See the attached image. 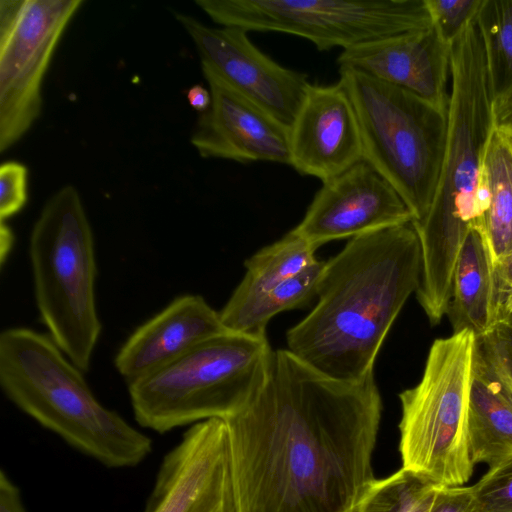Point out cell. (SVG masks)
Returning <instances> with one entry per match:
<instances>
[{
    "instance_id": "12",
    "label": "cell",
    "mask_w": 512,
    "mask_h": 512,
    "mask_svg": "<svg viewBox=\"0 0 512 512\" xmlns=\"http://www.w3.org/2000/svg\"><path fill=\"white\" fill-rule=\"evenodd\" d=\"M143 512H240L224 420L186 430L164 455Z\"/></svg>"
},
{
    "instance_id": "27",
    "label": "cell",
    "mask_w": 512,
    "mask_h": 512,
    "mask_svg": "<svg viewBox=\"0 0 512 512\" xmlns=\"http://www.w3.org/2000/svg\"><path fill=\"white\" fill-rule=\"evenodd\" d=\"M477 344L512 392V318L500 320Z\"/></svg>"
},
{
    "instance_id": "15",
    "label": "cell",
    "mask_w": 512,
    "mask_h": 512,
    "mask_svg": "<svg viewBox=\"0 0 512 512\" xmlns=\"http://www.w3.org/2000/svg\"><path fill=\"white\" fill-rule=\"evenodd\" d=\"M290 166L325 182L364 160L358 118L338 81L310 84L289 130Z\"/></svg>"
},
{
    "instance_id": "4",
    "label": "cell",
    "mask_w": 512,
    "mask_h": 512,
    "mask_svg": "<svg viewBox=\"0 0 512 512\" xmlns=\"http://www.w3.org/2000/svg\"><path fill=\"white\" fill-rule=\"evenodd\" d=\"M0 385L19 410L107 468L136 467L153 450L152 439L105 407L46 334L26 327L2 331Z\"/></svg>"
},
{
    "instance_id": "33",
    "label": "cell",
    "mask_w": 512,
    "mask_h": 512,
    "mask_svg": "<svg viewBox=\"0 0 512 512\" xmlns=\"http://www.w3.org/2000/svg\"><path fill=\"white\" fill-rule=\"evenodd\" d=\"M187 100L190 106L196 111L202 113L206 111L211 104V94L202 85H193L187 91Z\"/></svg>"
},
{
    "instance_id": "13",
    "label": "cell",
    "mask_w": 512,
    "mask_h": 512,
    "mask_svg": "<svg viewBox=\"0 0 512 512\" xmlns=\"http://www.w3.org/2000/svg\"><path fill=\"white\" fill-rule=\"evenodd\" d=\"M412 221L411 211L395 188L362 160L323 182L292 230L317 249L332 240Z\"/></svg>"
},
{
    "instance_id": "16",
    "label": "cell",
    "mask_w": 512,
    "mask_h": 512,
    "mask_svg": "<svg viewBox=\"0 0 512 512\" xmlns=\"http://www.w3.org/2000/svg\"><path fill=\"white\" fill-rule=\"evenodd\" d=\"M337 62L339 70L359 71L447 111L450 44L442 39L434 25L342 50Z\"/></svg>"
},
{
    "instance_id": "2",
    "label": "cell",
    "mask_w": 512,
    "mask_h": 512,
    "mask_svg": "<svg viewBox=\"0 0 512 512\" xmlns=\"http://www.w3.org/2000/svg\"><path fill=\"white\" fill-rule=\"evenodd\" d=\"M412 222L349 239L326 260L316 306L286 333L287 347L329 378L361 381L421 278Z\"/></svg>"
},
{
    "instance_id": "7",
    "label": "cell",
    "mask_w": 512,
    "mask_h": 512,
    "mask_svg": "<svg viewBox=\"0 0 512 512\" xmlns=\"http://www.w3.org/2000/svg\"><path fill=\"white\" fill-rule=\"evenodd\" d=\"M354 106L363 156L419 221L433 201L442 168L447 111L356 70H339Z\"/></svg>"
},
{
    "instance_id": "31",
    "label": "cell",
    "mask_w": 512,
    "mask_h": 512,
    "mask_svg": "<svg viewBox=\"0 0 512 512\" xmlns=\"http://www.w3.org/2000/svg\"><path fill=\"white\" fill-rule=\"evenodd\" d=\"M0 512H27L20 488L3 469L0 471Z\"/></svg>"
},
{
    "instance_id": "32",
    "label": "cell",
    "mask_w": 512,
    "mask_h": 512,
    "mask_svg": "<svg viewBox=\"0 0 512 512\" xmlns=\"http://www.w3.org/2000/svg\"><path fill=\"white\" fill-rule=\"evenodd\" d=\"M495 128L512 135V90L493 101Z\"/></svg>"
},
{
    "instance_id": "35",
    "label": "cell",
    "mask_w": 512,
    "mask_h": 512,
    "mask_svg": "<svg viewBox=\"0 0 512 512\" xmlns=\"http://www.w3.org/2000/svg\"><path fill=\"white\" fill-rule=\"evenodd\" d=\"M509 318H512V292L509 294L508 298L504 303L500 320Z\"/></svg>"
},
{
    "instance_id": "20",
    "label": "cell",
    "mask_w": 512,
    "mask_h": 512,
    "mask_svg": "<svg viewBox=\"0 0 512 512\" xmlns=\"http://www.w3.org/2000/svg\"><path fill=\"white\" fill-rule=\"evenodd\" d=\"M478 196L493 261L512 252V135L494 128L482 165Z\"/></svg>"
},
{
    "instance_id": "19",
    "label": "cell",
    "mask_w": 512,
    "mask_h": 512,
    "mask_svg": "<svg viewBox=\"0 0 512 512\" xmlns=\"http://www.w3.org/2000/svg\"><path fill=\"white\" fill-rule=\"evenodd\" d=\"M494 261L483 227L468 233L458 255L446 314L453 333L471 330L476 337L489 333L499 322Z\"/></svg>"
},
{
    "instance_id": "10",
    "label": "cell",
    "mask_w": 512,
    "mask_h": 512,
    "mask_svg": "<svg viewBox=\"0 0 512 512\" xmlns=\"http://www.w3.org/2000/svg\"><path fill=\"white\" fill-rule=\"evenodd\" d=\"M83 0L0 1V152L42 111V86L57 46Z\"/></svg>"
},
{
    "instance_id": "6",
    "label": "cell",
    "mask_w": 512,
    "mask_h": 512,
    "mask_svg": "<svg viewBox=\"0 0 512 512\" xmlns=\"http://www.w3.org/2000/svg\"><path fill=\"white\" fill-rule=\"evenodd\" d=\"M29 257L36 305L49 336L88 372L102 323L93 231L73 185L61 187L44 204L30 234Z\"/></svg>"
},
{
    "instance_id": "29",
    "label": "cell",
    "mask_w": 512,
    "mask_h": 512,
    "mask_svg": "<svg viewBox=\"0 0 512 512\" xmlns=\"http://www.w3.org/2000/svg\"><path fill=\"white\" fill-rule=\"evenodd\" d=\"M429 512H479L472 486L437 485Z\"/></svg>"
},
{
    "instance_id": "3",
    "label": "cell",
    "mask_w": 512,
    "mask_h": 512,
    "mask_svg": "<svg viewBox=\"0 0 512 512\" xmlns=\"http://www.w3.org/2000/svg\"><path fill=\"white\" fill-rule=\"evenodd\" d=\"M493 101L475 17L450 44V93L441 173L427 214L412 221L422 261L416 296L433 325L447 312L455 264L468 233L483 227L478 190L485 150L495 128Z\"/></svg>"
},
{
    "instance_id": "8",
    "label": "cell",
    "mask_w": 512,
    "mask_h": 512,
    "mask_svg": "<svg viewBox=\"0 0 512 512\" xmlns=\"http://www.w3.org/2000/svg\"><path fill=\"white\" fill-rule=\"evenodd\" d=\"M475 345L469 329L436 339L418 384L399 394L401 468L435 485H465L474 472L469 400Z\"/></svg>"
},
{
    "instance_id": "1",
    "label": "cell",
    "mask_w": 512,
    "mask_h": 512,
    "mask_svg": "<svg viewBox=\"0 0 512 512\" xmlns=\"http://www.w3.org/2000/svg\"><path fill=\"white\" fill-rule=\"evenodd\" d=\"M382 413L374 373L329 378L287 349L227 426L240 512H349L375 479Z\"/></svg>"
},
{
    "instance_id": "22",
    "label": "cell",
    "mask_w": 512,
    "mask_h": 512,
    "mask_svg": "<svg viewBox=\"0 0 512 512\" xmlns=\"http://www.w3.org/2000/svg\"><path fill=\"white\" fill-rule=\"evenodd\" d=\"M316 250L291 230L246 259V273L225 305L244 304L294 277L317 260Z\"/></svg>"
},
{
    "instance_id": "18",
    "label": "cell",
    "mask_w": 512,
    "mask_h": 512,
    "mask_svg": "<svg viewBox=\"0 0 512 512\" xmlns=\"http://www.w3.org/2000/svg\"><path fill=\"white\" fill-rule=\"evenodd\" d=\"M469 445L474 465L512 461V392L475 345L469 400Z\"/></svg>"
},
{
    "instance_id": "24",
    "label": "cell",
    "mask_w": 512,
    "mask_h": 512,
    "mask_svg": "<svg viewBox=\"0 0 512 512\" xmlns=\"http://www.w3.org/2000/svg\"><path fill=\"white\" fill-rule=\"evenodd\" d=\"M436 486L401 468L375 478L349 512H429Z\"/></svg>"
},
{
    "instance_id": "11",
    "label": "cell",
    "mask_w": 512,
    "mask_h": 512,
    "mask_svg": "<svg viewBox=\"0 0 512 512\" xmlns=\"http://www.w3.org/2000/svg\"><path fill=\"white\" fill-rule=\"evenodd\" d=\"M175 18L194 43L203 73L213 75L290 129L311 84L307 74L272 60L243 29L208 26L178 12Z\"/></svg>"
},
{
    "instance_id": "9",
    "label": "cell",
    "mask_w": 512,
    "mask_h": 512,
    "mask_svg": "<svg viewBox=\"0 0 512 512\" xmlns=\"http://www.w3.org/2000/svg\"><path fill=\"white\" fill-rule=\"evenodd\" d=\"M215 23L301 36L319 50L433 27L427 0H196Z\"/></svg>"
},
{
    "instance_id": "21",
    "label": "cell",
    "mask_w": 512,
    "mask_h": 512,
    "mask_svg": "<svg viewBox=\"0 0 512 512\" xmlns=\"http://www.w3.org/2000/svg\"><path fill=\"white\" fill-rule=\"evenodd\" d=\"M325 260H316L306 269L273 289L238 306L224 305L219 312L227 330L264 335L275 315L307 305L317 296Z\"/></svg>"
},
{
    "instance_id": "28",
    "label": "cell",
    "mask_w": 512,
    "mask_h": 512,
    "mask_svg": "<svg viewBox=\"0 0 512 512\" xmlns=\"http://www.w3.org/2000/svg\"><path fill=\"white\" fill-rule=\"evenodd\" d=\"M28 170L17 161L0 166V222L11 218L25 206L28 199Z\"/></svg>"
},
{
    "instance_id": "14",
    "label": "cell",
    "mask_w": 512,
    "mask_h": 512,
    "mask_svg": "<svg viewBox=\"0 0 512 512\" xmlns=\"http://www.w3.org/2000/svg\"><path fill=\"white\" fill-rule=\"evenodd\" d=\"M211 104L200 113L191 144L202 158L290 165L289 128L231 87L203 73Z\"/></svg>"
},
{
    "instance_id": "26",
    "label": "cell",
    "mask_w": 512,
    "mask_h": 512,
    "mask_svg": "<svg viewBox=\"0 0 512 512\" xmlns=\"http://www.w3.org/2000/svg\"><path fill=\"white\" fill-rule=\"evenodd\" d=\"M483 0H427L433 25L442 39L451 44L476 17Z\"/></svg>"
},
{
    "instance_id": "30",
    "label": "cell",
    "mask_w": 512,
    "mask_h": 512,
    "mask_svg": "<svg viewBox=\"0 0 512 512\" xmlns=\"http://www.w3.org/2000/svg\"><path fill=\"white\" fill-rule=\"evenodd\" d=\"M493 274L500 321L504 303L512 292V252L494 262Z\"/></svg>"
},
{
    "instance_id": "25",
    "label": "cell",
    "mask_w": 512,
    "mask_h": 512,
    "mask_svg": "<svg viewBox=\"0 0 512 512\" xmlns=\"http://www.w3.org/2000/svg\"><path fill=\"white\" fill-rule=\"evenodd\" d=\"M472 489L479 512H512V461L489 468Z\"/></svg>"
},
{
    "instance_id": "34",
    "label": "cell",
    "mask_w": 512,
    "mask_h": 512,
    "mask_svg": "<svg viewBox=\"0 0 512 512\" xmlns=\"http://www.w3.org/2000/svg\"><path fill=\"white\" fill-rule=\"evenodd\" d=\"M14 243V235L5 222H0V262L4 265Z\"/></svg>"
},
{
    "instance_id": "17",
    "label": "cell",
    "mask_w": 512,
    "mask_h": 512,
    "mask_svg": "<svg viewBox=\"0 0 512 512\" xmlns=\"http://www.w3.org/2000/svg\"><path fill=\"white\" fill-rule=\"evenodd\" d=\"M225 331L219 312L201 295H181L127 338L114 365L128 384L162 369Z\"/></svg>"
},
{
    "instance_id": "5",
    "label": "cell",
    "mask_w": 512,
    "mask_h": 512,
    "mask_svg": "<svg viewBox=\"0 0 512 512\" xmlns=\"http://www.w3.org/2000/svg\"><path fill=\"white\" fill-rule=\"evenodd\" d=\"M273 351L266 334L227 330L174 362L128 383L139 426L166 433L241 412L266 381Z\"/></svg>"
},
{
    "instance_id": "23",
    "label": "cell",
    "mask_w": 512,
    "mask_h": 512,
    "mask_svg": "<svg viewBox=\"0 0 512 512\" xmlns=\"http://www.w3.org/2000/svg\"><path fill=\"white\" fill-rule=\"evenodd\" d=\"M476 18L496 100L512 90V0H483Z\"/></svg>"
}]
</instances>
